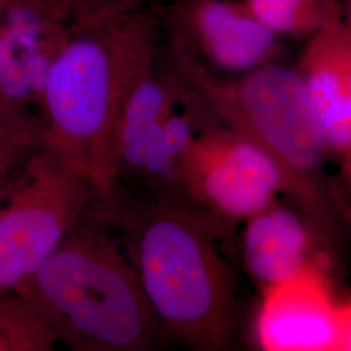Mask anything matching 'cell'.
Wrapping results in <instances>:
<instances>
[{"label":"cell","mask_w":351,"mask_h":351,"mask_svg":"<svg viewBox=\"0 0 351 351\" xmlns=\"http://www.w3.org/2000/svg\"><path fill=\"white\" fill-rule=\"evenodd\" d=\"M146 197L128 219L126 251L160 337L194 350L228 349L237 324L232 267L184 195Z\"/></svg>","instance_id":"7a4b0ae2"},{"label":"cell","mask_w":351,"mask_h":351,"mask_svg":"<svg viewBox=\"0 0 351 351\" xmlns=\"http://www.w3.org/2000/svg\"><path fill=\"white\" fill-rule=\"evenodd\" d=\"M326 150L345 155L351 149V29L335 19L310 36L298 69Z\"/></svg>","instance_id":"ba28073f"},{"label":"cell","mask_w":351,"mask_h":351,"mask_svg":"<svg viewBox=\"0 0 351 351\" xmlns=\"http://www.w3.org/2000/svg\"><path fill=\"white\" fill-rule=\"evenodd\" d=\"M12 143V129L5 113L0 108V162L5 158Z\"/></svg>","instance_id":"9a60e30c"},{"label":"cell","mask_w":351,"mask_h":351,"mask_svg":"<svg viewBox=\"0 0 351 351\" xmlns=\"http://www.w3.org/2000/svg\"><path fill=\"white\" fill-rule=\"evenodd\" d=\"M342 177L349 186L351 191V149L343 155V164H342Z\"/></svg>","instance_id":"e0dca14e"},{"label":"cell","mask_w":351,"mask_h":351,"mask_svg":"<svg viewBox=\"0 0 351 351\" xmlns=\"http://www.w3.org/2000/svg\"><path fill=\"white\" fill-rule=\"evenodd\" d=\"M336 350L351 351V300L339 304Z\"/></svg>","instance_id":"5bb4252c"},{"label":"cell","mask_w":351,"mask_h":351,"mask_svg":"<svg viewBox=\"0 0 351 351\" xmlns=\"http://www.w3.org/2000/svg\"><path fill=\"white\" fill-rule=\"evenodd\" d=\"M56 342L52 329L24 297L0 294V351H50Z\"/></svg>","instance_id":"7c38bea8"},{"label":"cell","mask_w":351,"mask_h":351,"mask_svg":"<svg viewBox=\"0 0 351 351\" xmlns=\"http://www.w3.org/2000/svg\"><path fill=\"white\" fill-rule=\"evenodd\" d=\"M308 220L272 203L246 220L242 236L243 263L262 289L300 274L316 262Z\"/></svg>","instance_id":"30bf717a"},{"label":"cell","mask_w":351,"mask_h":351,"mask_svg":"<svg viewBox=\"0 0 351 351\" xmlns=\"http://www.w3.org/2000/svg\"><path fill=\"white\" fill-rule=\"evenodd\" d=\"M75 351H145L160 333L128 251L88 213L16 291Z\"/></svg>","instance_id":"3957f363"},{"label":"cell","mask_w":351,"mask_h":351,"mask_svg":"<svg viewBox=\"0 0 351 351\" xmlns=\"http://www.w3.org/2000/svg\"><path fill=\"white\" fill-rule=\"evenodd\" d=\"M124 0H0V17L34 12L82 23L119 8Z\"/></svg>","instance_id":"4fadbf2b"},{"label":"cell","mask_w":351,"mask_h":351,"mask_svg":"<svg viewBox=\"0 0 351 351\" xmlns=\"http://www.w3.org/2000/svg\"><path fill=\"white\" fill-rule=\"evenodd\" d=\"M242 3L276 36H311L339 17L335 0H243Z\"/></svg>","instance_id":"8fae6325"},{"label":"cell","mask_w":351,"mask_h":351,"mask_svg":"<svg viewBox=\"0 0 351 351\" xmlns=\"http://www.w3.org/2000/svg\"><path fill=\"white\" fill-rule=\"evenodd\" d=\"M159 20L138 5L77 26L46 75L39 108L43 149L113 189L112 141L130 90L156 62Z\"/></svg>","instance_id":"6da1fadb"},{"label":"cell","mask_w":351,"mask_h":351,"mask_svg":"<svg viewBox=\"0 0 351 351\" xmlns=\"http://www.w3.org/2000/svg\"><path fill=\"white\" fill-rule=\"evenodd\" d=\"M349 220L351 221V208L349 210Z\"/></svg>","instance_id":"d6986e66"},{"label":"cell","mask_w":351,"mask_h":351,"mask_svg":"<svg viewBox=\"0 0 351 351\" xmlns=\"http://www.w3.org/2000/svg\"><path fill=\"white\" fill-rule=\"evenodd\" d=\"M262 290L255 337L263 350H336L339 304L320 262Z\"/></svg>","instance_id":"52a82bcc"},{"label":"cell","mask_w":351,"mask_h":351,"mask_svg":"<svg viewBox=\"0 0 351 351\" xmlns=\"http://www.w3.org/2000/svg\"><path fill=\"white\" fill-rule=\"evenodd\" d=\"M173 66L224 125L278 164L302 215L320 232H329L333 215L320 185L326 139L298 71L268 63L223 78L181 47L173 51Z\"/></svg>","instance_id":"277c9868"},{"label":"cell","mask_w":351,"mask_h":351,"mask_svg":"<svg viewBox=\"0 0 351 351\" xmlns=\"http://www.w3.org/2000/svg\"><path fill=\"white\" fill-rule=\"evenodd\" d=\"M345 24L351 29V0H348V11H346V20Z\"/></svg>","instance_id":"ac0fdd59"},{"label":"cell","mask_w":351,"mask_h":351,"mask_svg":"<svg viewBox=\"0 0 351 351\" xmlns=\"http://www.w3.org/2000/svg\"><path fill=\"white\" fill-rule=\"evenodd\" d=\"M181 11L195 47L223 71L242 75L269 63L276 53V34L242 1L188 0Z\"/></svg>","instance_id":"9c48e42d"},{"label":"cell","mask_w":351,"mask_h":351,"mask_svg":"<svg viewBox=\"0 0 351 351\" xmlns=\"http://www.w3.org/2000/svg\"><path fill=\"white\" fill-rule=\"evenodd\" d=\"M11 184L12 181H10L7 177V165L0 164V203L5 198Z\"/></svg>","instance_id":"2e32d148"},{"label":"cell","mask_w":351,"mask_h":351,"mask_svg":"<svg viewBox=\"0 0 351 351\" xmlns=\"http://www.w3.org/2000/svg\"><path fill=\"white\" fill-rule=\"evenodd\" d=\"M101 194L43 147L0 203V294L23 288Z\"/></svg>","instance_id":"5b68a950"},{"label":"cell","mask_w":351,"mask_h":351,"mask_svg":"<svg viewBox=\"0 0 351 351\" xmlns=\"http://www.w3.org/2000/svg\"><path fill=\"white\" fill-rule=\"evenodd\" d=\"M177 191L226 220H247L288 185L278 164L236 130L203 128L185 155Z\"/></svg>","instance_id":"8992f818"}]
</instances>
